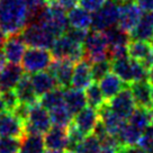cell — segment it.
<instances>
[{
	"instance_id": "6da1fadb",
	"label": "cell",
	"mask_w": 153,
	"mask_h": 153,
	"mask_svg": "<svg viewBox=\"0 0 153 153\" xmlns=\"http://www.w3.org/2000/svg\"><path fill=\"white\" fill-rule=\"evenodd\" d=\"M29 23L26 0H0V32L6 36L20 34Z\"/></svg>"
},
{
	"instance_id": "7a4b0ae2",
	"label": "cell",
	"mask_w": 153,
	"mask_h": 153,
	"mask_svg": "<svg viewBox=\"0 0 153 153\" xmlns=\"http://www.w3.org/2000/svg\"><path fill=\"white\" fill-rule=\"evenodd\" d=\"M111 71L127 85L134 81L148 79V69L142 63L126 56L111 61Z\"/></svg>"
},
{
	"instance_id": "3957f363",
	"label": "cell",
	"mask_w": 153,
	"mask_h": 153,
	"mask_svg": "<svg viewBox=\"0 0 153 153\" xmlns=\"http://www.w3.org/2000/svg\"><path fill=\"white\" fill-rule=\"evenodd\" d=\"M83 48H85V59L90 63L109 59L108 55L109 44L107 42L105 33L101 30L94 29L92 32H88L86 39L83 42Z\"/></svg>"
},
{
	"instance_id": "277c9868",
	"label": "cell",
	"mask_w": 153,
	"mask_h": 153,
	"mask_svg": "<svg viewBox=\"0 0 153 153\" xmlns=\"http://www.w3.org/2000/svg\"><path fill=\"white\" fill-rule=\"evenodd\" d=\"M20 36L26 45L41 48H51L56 38L51 30L38 22L28 23L20 33Z\"/></svg>"
},
{
	"instance_id": "5b68a950",
	"label": "cell",
	"mask_w": 153,
	"mask_h": 153,
	"mask_svg": "<svg viewBox=\"0 0 153 153\" xmlns=\"http://www.w3.org/2000/svg\"><path fill=\"white\" fill-rule=\"evenodd\" d=\"M51 53L54 59L60 60H69L73 63L81 61L85 57V48L81 43H76L68 37L65 34L55 38Z\"/></svg>"
},
{
	"instance_id": "8992f818",
	"label": "cell",
	"mask_w": 153,
	"mask_h": 153,
	"mask_svg": "<svg viewBox=\"0 0 153 153\" xmlns=\"http://www.w3.org/2000/svg\"><path fill=\"white\" fill-rule=\"evenodd\" d=\"M52 53L48 48H30L25 51V54L22 60V67L27 73H36L39 71L48 70L51 63L53 62Z\"/></svg>"
},
{
	"instance_id": "52a82bcc",
	"label": "cell",
	"mask_w": 153,
	"mask_h": 153,
	"mask_svg": "<svg viewBox=\"0 0 153 153\" xmlns=\"http://www.w3.org/2000/svg\"><path fill=\"white\" fill-rule=\"evenodd\" d=\"M120 6L115 0H107L99 10L92 13L91 27L95 30L104 32L118 23Z\"/></svg>"
},
{
	"instance_id": "ba28073f",
	"label": "cell",
	"mask_w": 153,
	"mask_h": 153,
	"mask_svg": "<svg viewBox=\"0 0 153 153\" xmlns=\"http://www.w3.org/2000/svg\"><path fill=\"white\" fill-rule=\"evenodd\" d=\"M52 120L50 111L39 102H36L29 108L28 118L25 123V133L45 134L51 128Z\"/></svg>"
},
{
	"instance_id": "9c48e42d",
	"label": "cell",
	"mask_w": 153,
	"mask_h": 153,
	"mask_svg": "<svg viewBox=\"0 0 153 153\" xmlns=\"http://www.w3.org/2000/svg\"><path fill=\"white\" fill-rule=\"evenodd\" d=\"M107 102L115 114H117L125 120H128L129 116L133 114V111L136 108V102L134 100L129 85L113 98H110L109 100H107Z\"/></svg>"
},
{
	"instance_id": "30bf717a",
	"label": "cell",
	"mask_w": 153,
	"mask_h": 153,
	"mask_svg": "<svg viewBox=\"0 0 153 153\" xmlns=\"http://www.w3.org/2000/svg\"><path fill=\"white\" fill-rule=\"evenodd\" d=\"M25 135V123L10 110L0 113V136H13L22 139Z\"/></svg>"
},
{
	"instance_id": "8fae6325",
	"label": "cell",
	"mask_w": 153,
	"mask_h": 153,
	"mask_svg": "<svg viewBox=\"0 0 153 153\" xmlns=\"http://www.w3.org/2000/svg\"><path fill=\"white\" fill-rule=\"evenodd\" d=\"M142 11L137 2L129 1L124 5H120V18L117 25L122 29L131 33V30L140 23L142 19Z\"/></svg>"
},
{
	"instance_id": "7c38bea8",
	"label": "cell",
	"mask_w": 153,
	"mask_h": 153,
	"mask_svg": "<svg viewBox=\"0 0 153 153\" xmlns=\"http://www.w3.org/2000/svg\"><path fill=\"white\" fill-rule=\"evenodd\" d=\"M73 70H74V63L72 61L60 60V59L53 60V62L48 69V71H50L55 76L59 86L64 89L71 86Z\"/></svg>"
},
{
	"instance_id": "4fadbf2b",
	"label": "cell",
	"mask_w": 153,
	"mask_h": 153,
	"mask_svg": "<svg viewBox=\"0 0 153 153\" xmlns=\"http://www.w3.org/2000/svg\"><path fill=\"white\" fill-rule=\"evenodd\" d=\"M99 122V113L91 106H86L83 109L73 116L72 123L81 131L85 135L92 134L97 123Z\"/></svg>"
},
{
	"instance_id": "5bb4252c",
	"label": "cell",
	"mask_w": 153,
	"mask_h": 153,
	"mask_svg": "<svg viewBox=\"0 0 153 153\" xmlns=\"http://www.w3.org/2000/svg\"><path fill=\"white\" fill-rule=\"evenodd\" d=\"M5 44H4V54L6 56L7 62L9 63H16L19 64L23 60V56L26 51V43L24 39L22 38L20 34H15L7 36Z\"/></svg>"
},
{
	"instance_id": "9a60e30c",
	"label": "cell",
	"mask_w": 153,
	"mask_h": 153,
	"mask_svg": "<svg viewBox=\"0 0 153 153\" xmlns=\"http://www.w3.org/2000/svg\"><path fill=\"white\" fill-rule=\"evenodd\" d=\"M45 146L50 150L67 151L68 149V127L53 125L44 135Z\"/></svg>"
},
{
	"instance_id": "2e32d148",
	"label": "cell",
	"mask_w": 153,
	"mask_h": 153,
	"mask_svg": "<svg viewBox=\"0 0 153 153\" xmlns=\"http://www.w3.org/2000/svg\"><path fill=\"white\" fill-rule=\"evenodd\" d=\"M98 113H99V120L104 124L105 128L108 131V133L117 136L126 120L120 117L117 114H115L109 107L108 102H105L100 108H98Z\"/></svg>"
},
{
	"instance_id": "e0dca14e",
	"label": "cell",
	"mask_w": 153,
	"mask_h": 153,
	"mask_svg": "<svg viewBox=\"0 0 153 153\" xmlns=\"http://www.w3.org/2000/svg\"><path fill=\"white\" fill-rule=\"evenodd\" d=\"M24 74V69L19 64L9 63L0 70V91L15 89L20 78Z\"/></svg>"
},
{
	"instance_id": "ac0fdd59",
	"label": "cell",
	"mask_w": 153,
	"mask_h": 153,
	"mask_svg": "<svg viewBox=\"0 0 153 153\" xmlns=\"http://www.w3.org/2000/svg\"><path fill=\"white\" fill-rule=\"evenodd\" d=\"M92 81L94 80H92V73H91V63L83 57L81 61L76 62L74 65L71 86L73 88L83 90Z\"/></svg>"
},
{
	"instance_id": "d6986e66",
	"label": "cell",
	"mask_w": 153,
	"mask_h": 153,
	"mask_svg": "<svg viewBox=\"0 0 153 153\" xmlns=\"http://www.w3.org/2000/svg\"><path fill=\"white\" fill-rule=\"evenodd\" d=\"M151 87L152 85L149 82L148 79L134 81L129 83V88L133 94L134 100L136 106L145 107V108H152V99H151Z\"/></svg>"
},
{
	"instance_id": "ffe728a7",
	"label": "cell",
	"mask_w": 153,
	"mask_h": 153,
	"mask_svg": "<svg viewBox=\"0 0 153 153\" xmlns=\"http://www.w3.org/2000/svg\"><path fill=\"white\" fill-rule=\"evenodd\" d=\"M15 91L17 94L19 102L27 104L29 106L38 102V96L35 92L29 73L23 74V76L20 78V80L17 83V86L15 87Z\"/></svg>"
},
{
	"instance_id": "44dd1931",
	"label": "cell",
	"mask_w": 153,
	"mask_h": 153,
	"mask_svg": "<svg viewBox=\"0 0 153 153\" xmlns=\"http://www.w3.org/2000/svg\"><path fill=\"white\" fill-rule=\"evenodd\" d=\"M32 83L35 89V92L38 97L45 95L46 92L52 90L59 86L55 76L50 71H39L36 73H32L30 76Z\"/></svg>"
},
{
	"instance_id": "7402d4cb",
	"label": "cell",
	"mask_w": 153,
	"mask_h": 153,
	"mask_svg": "<svg viewBox=\"0 0 153 153\" xmlns=\"http://www.w3.org/2000/svg\"><path fill=\"white\" fill-rule=\"evenodd\" d=\"M87 98L86 94L81 89L76 88H65L64 89V105L70 110L73 116L79 113L81 109H83L87 106Z\"/></svg>"
},
{
	"instance_id": "603a6c76",
	"label": "cell",
	"mask_w": 153,
	"mask_h": 153,
	"mask_svg": "<svg viewBox=\"0 0 153 153\" xmlns=\"http://www.w3.org/2000/svg\"><path fill=\"white\" fill-rule=\"evenodd\" d=\"M99 86H100V89L104 94L106 100H109L110 98L116 96L120 90H123L125 87L128 85L123 81L117 74L108 73L99 81Z\"/></svg>"
},
{
	"instance_id": "cb8c5ba5",
	"label": "cell",
	"mask_w": 153,
	"mask_h": 153,
	"mask_svg": "<svg viewBox=\"0 0 153 153\" xmlns=\"http://www.w3.org/2000/svg\"><path fill=\"white\" fill-rule=\"evenodd\" d=\"M45 148L43 134L25 133L22 137L19 153H43Z\"/></svg>"
},
{
	"instance_id": "d4e9b609",
	"label": "cell",
	"mask_w": 153,
	"mask_h": 153,
	"mask_svg": "<svg viewBox=\"0 0 153 153\" xmlns=\"http://www.w3.org/2000/svg\"><path fill=\"white\" fill-rule=\"evenodd\" d=\"M68 22L71 27L88 29L92 23V15L83 7H74L68 13Z\"/></svg>"
},
{
	"instance_id": "484cf974",
	"label": "cell",
	"mask_w": 153,
	"mask_h": 153,
	"mask_svg": "<svg viewBox=\"0 0 153 153\" xmlns=\"http://www.w3.org/2000/svg\"><path fill=\"white\" fill-rule=\"evenodd\" d=\"M127 48H128L129 57H132L134 60H137L141 63L145 62L153 54L152 44H150L146 41L133 39L128 43Z\"/></svg>"
},
{
	"instance_id": "4316f807",
	"label": "cell",
	"mask_w": 153,
	"mask_h": 153,
	"mask_svg": "<svg viewBox=\"0 0 153 153\" xmlns=\"http://www.w3.org/2000/svg\"><path fill=\"white\" fill-rule=\"evenodd\" d=\"M143 133L144 132L142 129L136 127L132 123L125 122L124 126L122 127L117 137H118L122 145H133V144L139 143Z\"/></svg>"
},
{
	"instance_id": "83f0119b",
	"label": "cell",
	"mask_w": 153,
	"mask_h": 153,
	"mask_svg": "<svg viewBox=\"0 0 153 153\" xmlns=\"http://www.w3.org/2000/svg\"><path fill=\"white\" fill-rule=\"evenodd\" d=\"M38 102L48 110L59 105H62L64 104V88L57 86L56 88L46 92L45 95L41 96Z\"/></svg>"
},
{
	"instance_id": "f1b7e54d",
	"label": "cell",
	"mask_w": 153,
	"mask_h": 153,
	"mask_svg": "<svg viewBox=\"0 0 153 153\" xmlns=\"http://www.w3.org/2000/svg\"><path fill=\"white\" fill-rule=\"evenodd\" d=\"M104 33L106 35L107 42L109 44V46H115V45H128V43L131 42V36L129 33L126 32L124 29H122L117 25L109 27L106 30H104Z\"/></svg>"
},
{
	"instance_id": "f546056e",
	"label": "cell",
	"mask_w": 153,
	"mask_h": 153,
	"mask_svg": "<svg viewBox=\"0 0 153 153\" xmlns=\"http://www.w3.org/2000/svg\"><path fill=\"white\" fill-rule=\"evenodd\" d=\"M48 111H50V116H51V120H52L53 125L68 127L73 120V115L70 113V110L68 109L67 106L64 104L56 106L52 109H50Z\"/></svg>"
},
{
	"instance_id": "4dcf8cb0",
	"label": "cell",
	"mask_w": 153,
	"mask_h": 153,
	"mask_svg": "<svg viewBox=\"0 0 153 153\" xmlns=\"http://www.w3.org/2000/svg\"><path fill=\"white\" fill-rule=\"evenodd\" d=\"M86 98L88 105L94 107L96 109L100 108L106 102V98L100 89V86L97 81H92L89 86L86 88Z\"/></svg>"
},
{
	"instance_id": "1f68e13d",
	"label": "cell",
	"mask_w": 153,
	"mask_h": 153,
	"mask_svg": "<svg viewBox=\"0 0 153 153\" xmlns=\"http://www.w3.org/2000/svg\"><path fill=\"white\" fill-rule=\"evenodd\" d=\"M128 122L144 132L151 125V108L137 106L129 116Z\"/></svg>"
},
{
	"instance_id": "d6a6232c",
	"label": "cell",
	"mask_w": 153,
	"mask_h": 153,
	"mask_svg": "<svg viewBox=\"0 0 153 153\" xmlns=\"http://www.w3.org/2000/svg\"><path fill=\"white\" fill-rule=\"evenodd\" d=\"M129 36L132 39L151 42L153 39V26L145 19V17H142L139 24L131 30Z\"/></svg>"
},
{
	"instance_id": "836d02e7",
	"label": "cell",
	"mask_w": 153,
	"mask_h": 153,
	"mask_svg": "<svg viewBox=\"0 0 153 153\" xmlns=\"http://www.w3.org/2000/svg\"><path fill=\"white\" fill-rule=\"evenodd\" d=\"M111 70V62L109 59H106L102 61L91 63V73H92V80L99 82Z\"/></svg>"
},
{
	"instance_id": "e575fe53",
	"label": "cell",
	"mask_w": 153,
	"mask_h": 153,
	"mask_svg": "<svg viewBox=\"0 0 153 153\" xmlns=\"http://www.w3.org/2000/svg\"><path fill=\"white\" fill-rule=\"evenodd\" d=\"M100 141L94 134H89L83 139L80 146L78 149L79 153H99L101 150Z\"/></svg>"
},
{
	"instance_id": "d590c367",
	"label": "cell",
	"mask_w": 153,
	"mask_h": 153,
	"mask_svg": "<svg viewBox=\"0 0 153 153\" xmlns=\"http://www.w3.org/2000/svg\"><path fill=\"white\" fill-rule=\"evenodd\" d=\"M22 139L13 136H0V153H19Z\"/></svg>"
},
{
	"instance_id": "8d00e7d4",
	"label": "cell",
	"mask_w": 153,
	"mask_h": 153,
	"mask_svg": "<svg viewBox=\"0 0 153 153\" xmlns=\"http://www.w3.org/2000/svg\"><path fill=\"white\" fill-rule=\"evenodd\" d=\"M0 92H1V97H2L4 104L6 106V109L13 111L19 104V99L18 97H17V94H16L15 89L4 90L0 91Z\"/></svg>"
},
{
	"instance_id": "74e56055",
	"label": "cell",
	"mask_w": 153,
	"mask_h": 153,
	"mask_svg": "<svg viewBox=\"0 0 153 153\" xmlns=\"http://www.w3.org/2000/svg\"><path fill=\"white\" fill-rule=\"evenodd\" d=\"M139 144L148 153H153V125H150L144 131Z\"/></svg>"
},
{
	"instance_id": "f35d334b",
	"label": "cell",
	"mask_w": 153,
	"mask_h": 153,
	"mask_svg": "<svg viewBox=\"0 0 153 153\" xmlns=\"http://www.w3.org/2000/svg\"><path fill=\"white\" fill-rule=\"evenodd\" d=\"M87 34H88V29L83 28H76V27H71V28H68V30L65 32V35L68 37H70L72 41H74L76 43H83L85 39L87 37Z\"/></svg>"
},
{
	"instance_id": "ab89813d",
	"label": "cell",
	"mask_w": 153,
	"mask_h": 153,
	"mask_svg": "<svg viewBox=\"0 0 153 153\" xmlns=\"http://www.w3.org/2000/svg\"><path fill=\"white\" fill-rule=\"evenodd\" d=\"M107 0H79V4L81 7L87 9L90 13H95L99 10L106 4Z\"/></svg>"
},
{
	"instance_id": "60d3db41",
	"label": "cell",
	"mask_w": 153,
	"mask_h": 153,
	"mask_svg": "<svg viewBox=\"0 0 153 153\" xmlns=\"http://www.w3.org/2000/svg\"><path fill=\"white\" fill-rule=\"evenodd\" d=\"M29 108H30V106L27 105V104L19 102L18 105H17V107L13 110V113H14V114L16 115V116H17L22 122L26 123V120H27L28 115H29Z\"/></svg>"
},
{
	"instance_id": "b9f144b4",
	"label": "cell",
	"mask_w": 153,
	"mask_h": 153,
	"mask_svg": "<svg viewBox=\"0 0 153 153\" xmlns=\"http://www.w3.org/2000/svg\"><path fill=\"white\" fill-rule=\"evenodd\" d=\"M117 153H148L141 145L133 144V145H120L117 149Z\"/></svg>"
},
{
	"instance_id": "7bdbcfd3",
	"label": "cell",
	"mask_w": 153,
	"mask_h": 153,
	"mask_svg": "<svg viewBox=\"0 0 153 153\" xmlns=\"http://www.w3.org/2000/svg\"><path fill=\"white\" fill-rule=\"evenodd\" d=\"M48 2H54L56 5L61 6L63 9L69 11L79 4V0H48Z\"/></svg>"
},
{
	"instance_id": "ee69618b",
	"label": "cell",
	"mask_w": 153,
	"mask_h": 153,
	"mask_svg": "<svg viewBox=\"0 0 153 153\" xmlns=\"http://www.w3.org/2000/svg\"><path fill=\"white\" fill-rule=\"evenodd\" d=\"M137 5L143 11H151L153 10V0H136Z\"/></svg>"
},
{
	"instance_id": "f6af8a7d",
	"label": "cell",
	"mask_w": 153,
	"mask_h": 153,
	"mask_svg": "<svg viewBox=\"0 0 153 153\" xmlns=\"http://www.w3.org/2000/svg\"><path fill=\"white\" fill-rule=\"evenodd\" d=\"M6 62H7V60L4 54V51H0V70L6 65Z\"/></svg>"
},
{
	"instance_id": "bcb514c9",
	"label": "cell",
	"mask_w": 153,
	"mask_h": 153,
	"mask_svg": "<svg viewBox=\"0 0 153 153\" xmlns=\"http://www.w3.org/2000/svg\"><path fill=\"white\" fill-rule=\"evenodd\" d=\"M148 80L151 85H153V64L149 68L148 70Z\"/></svg>"
},
{
	"instance_id": "7dc6e473",
	"label": "cell",
	"mask_w": 153,
	"mask_h": 153,
	"mask_svg": "<svg viewBox=\"0 0 153 153\" xmlns=\"http://www.w3.org/2000/svg\"><path fill=\"white\" fill-rule=\"evenodd\" d=\"M144 17H145V19H146L149 23L153 26V10H151V11H148V14L145 15Z\"/></svg>"
},
{
	"instance_id": "c3c4849f",
	"label": "cell",
	"mask_w": 153,
	"mask_h": 153,
	"mask_svg": "<svg viewBox=\"0 0 153 153\" xmlns=\"http://www.w3.org/2000/svg\"><path fill=\"white\" fill-rule=\"evenodd\" d=\"M6 36L5 34L2 33V32H0V51L2 50V48H4V44H5V41H6Z\"/></svg>"
},
{
	"instance_id": "681fc988",
	"label": "cell",
	"mask_w": 153,
	"mask_h": 153,
	"mask_svg": "<svg viewBox=\"0 0 153 153\" xmlns=\"http://www.w3.org/2000/svg\"><path fill=\"white\" fill-rule=\"evenodd\" d=\"M99 153H117V151L111 148H101Z\"/></svg>"
},
{
	"instance_id": "f907efd6",
	"label": "cell",
	"mask_w": 153,
	"mask_h": 153,
	"mask_svg": "<svg viewBox=\"0 0 153 153\" xmlns=\"http://www.w3.org/2000/svg\"><path fill=\"white\" fill-rule=\"evenodd\" d=\"M6 110V106L4 104V100H2V97H1V92H0V113Z\"/></svg>"
},
{
	"instance_id": "816d5d0a",
	"label": "cell",
	"mask_w": 153,
	"mask_h": 153,
	"mask_svg": "<svg viewBox=\"0 0 153 153\" xmlns=\"http://www.w3.org/2000/svg\"><path fill=\"white\" fill-rule=\"evenodd\" d=\"M118 5H124V4H126V2H129V1H133V0H115Z\"/></svg>"
},
{
	"instance_id": "f5cc1de1",
	"label": "cell",
	"mask_w": 153,
	"mask_h": 153,
	"mask_svg": "<svg viewBox=\"0 0 153 153\" xmlns=\"http://www.w3.org/2000/svg\"><path fill=\"white\" fill-rule=\"evenodd\" d=\"M43 153H64V151H57V150H50L48 151H44Z\"/></svg>"
},
{
	"instance_id": "db71d44e",
	"label": "cell",
	"mask_w": 153,
	"mask_h": 153,
	"mask_svg": "<svg viewBox=\"0 0 153 153\" xmlns=\"http://www.w3.org/2000/svg\"><path fill=\"white\" fill-rule=\"evenodd\" d=\"M151 125H153V107L151 108Z\"/></svg>"
},
{
	"instance_id": "11a10c76",
	"label": "cell",
	"mask_w": 153,
	"mask_h": 153,
	"mask_svg": "<svg viewBox=\"0 0 153 153\" xmlns=\"http://www.w3.org/2000/svg\"><path fill=\"white\" fill-rule=\"evenodd\" d=\"M151 99H152V105H153V85L151 87Z\"/></svg>"
},
{
	"instance_id": "9f6ffc18",
	"label": "cell",
	"mask_w": 153,
	"mask_h": 153,
	"mask_svg": "<svg viewBox=\"0 0 153 153\" xmlns=\"http://www.w3.org/2000/svg\"><path fill=\"white\" fill-rule=\"evenodd\" d=\"M65 153H79V152H70V151H65Z\"/></svg>"
},
{
	"instance_id": "6f0895ef",
	"label": "cell",
	"mask_w": 153,
	"mask_h": 153,
	"mask_svg": "<svg viewBox=\"0 0 153 153\" xmlns=\"http://www.w3.org/2000/svg\"><path fill=\"white\" fill-rule=\"evenodd\" d=\"M151 43H152V48H153V39H152V41H151Z\"/></svg>"
}]
</instances>
